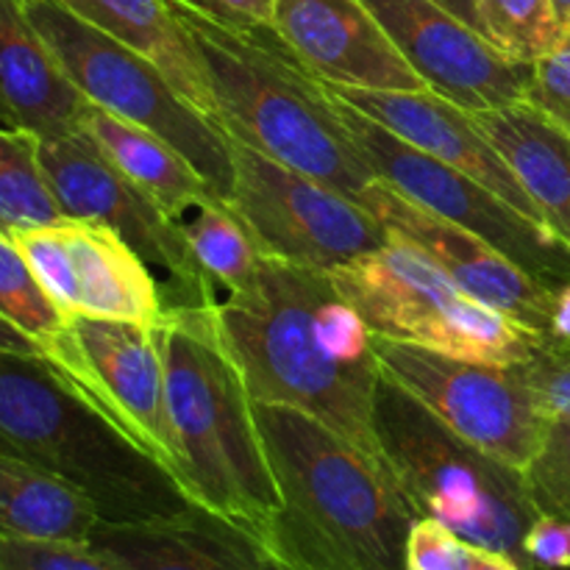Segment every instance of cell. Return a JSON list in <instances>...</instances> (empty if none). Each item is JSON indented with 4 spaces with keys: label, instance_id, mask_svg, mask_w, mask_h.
<instances>
[{
    "label": "cell",
    "instance_id": "cell-5",
    "mask_svg": "<svg viewBox=\"0 0 570 570\" xmlns=\"http://www.w3.org/2000/svg\"><path fill=\"white\" fill-rule=\"evenodd\" d=\"M0 451L81 490L100 523L165 521L195 507L42 354L0 351Z\"/></svg>",
    "mask_w": 570,
    "mask_h": 570
},
{
    "label": "cell",
    "instance_id": "cell-21",
    "mask_svg": "<svg viewBox=\"0 0 570 570\" xmlns=\"http://www.w3.org/2000/svg\"><path fill=\"white\" fill-rule=\"evenodd\" d=\"M471 117L504 156L549 232L570 248V134L527 100Z\"/></svg>",
    "mask_w": 570,
    "mask_h": 570
},
{
    "label": "cell",
    "instance_id": "cell-30",
    "mask_svg": "<svg viewBox=\"0 0 570 570\" xmlns=\"http://www.w3.org/2000/svg\"><path fill=\"white\" fill-rule=\"evenodd\" d=\"M512 371L546 415L570 421V340H540L532 356Z\"/></svg>",
    "mask_w": 570,
    "mask_h": 570
},
{
    "label": "cell",
    "instance_id": "cell-28",
    "mask_svg": "<svg viewBox=\"0 0 570 570\" xmlns=\"http://www.w3.org/2000/svg\"><path fill=\"white\" fill-rule=\"evenodd\" d=\"M0 315L9 317L42 345L65 323V315L56 309L53 301L42 293L33 273L28 271L14 237L3 228H0Z\"/></svg>",
    "mask_w": 570,
    "mask_h": 570
},
{
    "label": "cell",
    "instance_id": "cell-4",
    "mask_svg": "<svg viewBox=\"0 0 570 570\" xmlns=\"http://www.w3.org/2000/svg\"><path fill=\"white\" fill-rule=\"evenodd\" d=\"M176 479L193 504L271 543L282 512L276 476L254 417V399L217 332L215 309L159 323Z\"/></svg>",
    "mask_w": 570,
    "mask_h": 570
},
{
    "label": "cell",
    "instance_id": "cell-23",
    "mask_svg": "<svg viewBox=\"0 0 570 570\" xmlns=\"http://www.w3.org/2000/svg\"><path fill=\"white\" fill-rule=\"evenodd\" d=\"M56 3L154 61L195 109L212 117V100L206 92L198 53L167 0H56Z\"/></svg>",
    "mask_w": 570,
    "mask_h": 570
},
{
    "label": "cell",
    "instance_id": "cell-9",
    "mask_svg": "<svg viewBox=\"0 0 570 570\" xmlns=\"http://www.w3.org/2000/svg\"><path fill=\"white\" fill-rule=\"evenodd\" d=\"M39 165L67 220L111 228L154 276L165 315L215 309L217 295L181 226L134 187L87 131L39 139Z\"/></svg>",
    "mask_w": 570,
    "mask_h": 570
},
{
    "label": "cell",
    "instance_id": "cell-2",
    "mask_svg": "<svg viewBox=\"0 0 570 570\" xmlns=\"http://www.w3.org/2000/svg\"><path fill=\"white\" fill-rule=\"evenodd\" d=\"M254 417L282 495L278 554L309 570H410L417 515L387 465L293 406L254 401Z\"/></svg>",
    "mask_w": 570,
    "mask_h": 570
},
{
    "label": "cell",
    "instance_id": "cell-7",
    "mask_svg": "<svg viewBox=\"0 0 570 570\" xmlns=\"http://www.w3.org/2000/svg\"><path fill=\"white\" fill-rule=\"evenodd\" d=\"M337 293L376 337L415 343L456 360L512 367L543 337L462 293L423 250L404 239L328 273Z\"/></svg>",
    "mask_w": 570,
    "mask_h": 570
},
{
    "label": "cell",
    "instance_id": "cell-22",
    "mask_svg": "<svg viewBox=\"0 0 570 570\" xmlns=\"http://www.w3.org/2000/svg\"><path fill=\"white\" fill-rule=\"evenodd\" d=\"M83 131L104 150L106 159L128 178L137 189H142L170 220L181 226L198 206L209 198H217L195 167L178 154L176 148L159 139L156 134L120 120L109 111L89 106L83 117Z\"/></svg>",
    "mask_w": 570,
    "mask_h": 570
},
{
    "label": "cell",
    "instance_id": "cell-8",
    "mask_svg": "<svg viewBox=\"0 0 570 570\" xmlns=\"http://www.w3.org/2000/svg\"><path fill=\"white\" fill-rule=\"evenodd\" d=\"M22 3L39 37L89 104L165 139L217 198H232V139L212 117L195 109L154 61L83 22L56 0Z\"/></svg>",
    "mask_w": 570,
    "mask_h": 570
},
{
    "label": "cell",
    "instance_id": "cell-12",
    "mask_svg": "<svg viewBox=\"0 0 570 570\" xmlns=\"http://www.w3.org/2000/svg\"><path fill=\"white\" fill-rule=\"evenodd\" d=\"M42 356L122 438L176 476L159 326L70 315L45 340Z\"/></svg>",
    "mask_w": 570,
    "mask_h": 570
},
{
    "label": "cell",
    "instance_id": "cell-16",
    "mask_svg": "<svg viewBox=\"0 0 570 570\" xmlns=\"http://www.w3.org/2000/svg\"><path fill=\"white\" fill-rule=\"evenodd\" d=\"M393 239L415 245L471 298L504 312L538 337H551L554 289L534 282L501 250L456 223L423 209L379 178L360 200Z\"/></svg>",
    "mask_w": 570,
    "mask_h": 570
},
{
    "label": "cell",
    "instance_id": "cell-33",
    "mask_svg": "<svg viewBox=\"0 0 570 570\" xmlns=\"http://www.w3.org/2000/svg\"><path fill=\"white\" fill-rule=\"evenodd\" d=\"M523 100L570 134V22L562 42L532 65Z\"/></svg>",
    "mask_w": 570,
    "mask_h": 570
},
{
    "label": "cell",
    "instance_id": "cell-29",
    "mask_svg": "<svg viewBox=\"0 0 570 570\" xmlns=\"http://www.w3.org/2000/svg\"><path fill=\"white\" fill-rule=\"evenodd\" d=\"M527 482L540 512L570 523V421L551 417L543 443L527 468Z\"/></svg>",
    "mask_w": 570,
    "mask_h": 570
},
{
    "label": "cell",
    "instance_id": "cell-25",
    "mask_svg": "<svg viewBox=\"0 0 570 570\" xmlns=\"http://www.w3.org/2000/svg\"><path fill=\"white\" fill-rule=\"evenodd\" d=\"M181 232L215 287L217 304L228 295L245 293L256 282L265 254L243 217L226 200H206L181 223Z\"/></svg>",
    "mask_w": 570,
    "mask_h": 570
},
{
    "label": "cell",
    "instance_id": "cell-34",
    "mask_svg": "<svg viewBox=\"0 0 570 570\" xmlns=\"http://www.w3.org/2000/svg\"><path fill=\"white\" fill-rule=\"evenodd\" d=\"M529 570H570V523L540 512L523 538Z\"/></svg>",
    "mask_w": 570,
    "mask_h": 570
},
{
    "label": "cell",
    "instance_id": "cell-24",
    "mask_svg": "<svg viewBox=\"0 0 570 570\" xmlns=\"http://www.w3.org/2000/svg\"><path fill=\"white\" fill-rule=\"evenodd\" d=\"M98 523V510L81 490L0 451V538L89 543Z\"/></svg>",
    "mask_w": 570,
    "mask_h": 570
},
{
    "label": "cell",
    "instance_id": "cell-15",
    "mask_svg": "<svg viewBox=\"0 0 570 570\" xmlns=\"http://www.w3.org/2000/svg\"><path fill=\"white\" fill-rule=\"evenodd\" d=\"M432 92L468 111L523 100L532 65L501 53L438 0H362Z\"/></svg>",
    "mask_w": 570,
    "mask_h": 570
},
{
    "label": "cell",
    "instance_id": "cell-40",
    "mask_svg": "<svg viewBox=\"0 0 570 570\" xmlns=\"http://www.w3.org/2000/svg\"><path fill=\"white\" fill-rule=\"evenodd\" d=\"M554 6H557V11L562 14V20L570 22V0H554Z\"/></svg>",
    "mask_w": 570,
    "mask_h": 570
},
{
    "label": "cell",
    "instance_id": "cell-17",
    "mask_svg": "<svg viewBox=\"0 0 570 570\" xmlns=\"http://www.w3.org/2000/svg\"><path fill=\"white\" fill-rule=\"evenodd\" d=\"M273 28L321 81L354 89H429L362 0H276Z\"/></svg>",
    "mask_w": 570,
    "mask_h": 570
},
{
    "label": "cell",
    "instance_id": "cell-3",
    "mask_svg": "<svg viewBox=\"0 0 570 570\" xmlns=\"http://www.w3.org/2000/svg\"><path fill=\"white\" fill-rule=\"evenodd\" d=\"M187 31L212 120L232 139L348 195L360 204L379 181L356 148L337 100L273 26L234 28L167 0Z\"/></svg>",
    "mask_w": 570,
    "mask_h": 570
},
{
    "label": "cell",
    "instance_id": "cell-37",
    "mask_svg": "<svg viewBox=\"0 0 570 570\" xmlns=\"http://www.w3.org/2000/svg\"><path fill=\"white\" fill-rule=\"evenodd\" d=\"M551 337L570 340V284L554 293V312H551Z\"/></svg>",
    "mask_w": 570,
    "mask_h": 570
},
{
    "label": "cell",
    "instance_id": "cell-14",
    "mask_svg": "<svg viewBox=\"0 0 570 570\" xmlns=\"http://www.w3.org/2000/svg\"><path fill=\"white\" fill-rule=\"evenodd\" d=\"M42 293L65 317L165 321L159 289L145 262L111 228L81 220L11 234Z\"/></svg>",
    "mask_w": 570,
    "mask_h": 570
},
{
    "label": "cell",
    "instance_id": "cell-10",
    "mask_svg": "<svg viewBox=\"0 0 570 570\" xmlns=\"http://www.w3.org/2000/svg\"><path fill=\"white\" fill-rule=\"evenodd\" d=\"M334 100L356 148L382 181L421 204L423 209L476 234L543 287L557 293L570 284V248L543 223L518 212L510 200L495 195L476 178L406 145L382 122L371 120L345 100Z\"/></svg>",
    "mask_w": 570,
    "mask_h": 570
},
{
    "label": "cell",
    "instance_id": "cell-13",
    "mask_svg": "<svg viewBox=\"0 0 570 570\" xmlns=\"http://www.w3.org/2000/svg\"><path fill=\"white\" fill-rule=\"evenodd\" d=\"M373 354L384 376L421 401L451 432L527 471L551 417L512 367L479 365L376 334Z\"/></svg>",
    "mask_w": 570,
    "mask_h": 570
},
{
    "label": "cell",
    "instance_id": "cell-39",
    "mask_svg": "<svg viewBox=\"0 0 570 570\" xmlns=\"http://www.w3.org/2000/svg\"><path fill=\"white\" fill-rule=\"evenodd\" d=\"M473 570H523V568L518 566L512 557L499 554V551H490V549H479L476 566H473Z\"/></svg>",
    "mask_w": 570,
    "mask_h": 570
},
{
    "label": "cell",
    "instance_id": "cell-32",
    "mask_svg": "<svg viewBox=\"0 0 570 570\" xmlns=\"http://www.w3.org/2000/svg\"><path fill=\"white\" fill-rule=\"evenodd\" d=\"M479 546L468 543L434 518H417L406 540L410 570H473Z\"/></svg>",
    "mask_w": 570,
    "mask_h": 570
},
{
    "label": "cell",
    "instance_id": "cell-26",
    "mask_svg": "<svg viewBox=\"0 0 570 570\" xmlns=\"http://www.w3.org/2000/svg\"><path fill=\"white\" fill-rule=\"evenodd\" d=\"M61 220L67 217L39 165V137L0 126V228L17 234Z\"/></svg>",
    "mask_w": 570,
    "mask_h": 570
},
{
    "label": "cell",
    "instance_id": "cell-11",
    "mask_svg": "<svg viewBox=\"0 0 570 570\" xmlns=\"http://www.w3.org/2000/svg\"><path fill=\"white\" fill-rule=\"evenodd\" d=\"M232 139V137H228ZM234 193L226 200L262 254L312 271H337L390 243V234L348 195L232 139Z\"/></svg>",
    "mask_w": 570,
    "mask_h": 570
},
{
    "label": "cell",
    "instance_id": "cell-38",
    "mask_svg": "<svg viewBox=\"0 0 570 570\" xmlns=\"http://www.w3.org/2000/svg\"><path fill=\"white\" fill-rule=\"evenodd\" d=\"M438 3H443L445 9L454 11L460 20H465L468 26L476 28V31L482 33V20H479V3H476V0H438ZM482 37H484V33H482Z\"/></svg>",
    "mask_w": 570,
    "mask_h": 570
},
{
    "label": "cell",
    "instance_id": "cell-27",
    "mask_svg": "<svg viewBox=\"0 0 570 570\" xmlns=\"http://www.w3.org/2000/svg\"><path fill=\"white\" fill-rule=\"evenodd\" d=\"M482 33L510 59L534 65L566 37L554 0H476Z\"/></svg>",
    "mask_w": 570,
    "mask_h": 570
},
{
    "label": "cell",
    "instance_id": "cell-36",
    "mask_svg": "<svg viewBox=\"0 0 570 570\" xmlns=\"http://www.w3.org/2000/svg\"><path fill=\"white\" fill-rule=\"evenodd\" d=\"M0 351H17V354H45V345L28 332H22L17 323L0 315Z\"/></svg>",
    "mask_w": 570,
    "mask_h": 570
},
{
    "label": "cell",
    "instance_id": "cell-1",
    "mask_svg": "<svg viewBox=\"0 0 570 570\" xmlns=\"http://www.w3.org/2000/svg\"><path fill=\"white\" fill-rule=\"evenodd\" d=\"M215 317L250 399L306 412L387 465L373 412L382 373L373 334L326 271L265 256L256 282L223 298Z\"/></svg>",
    "mask_w": 570,
    "mask_h": 570
},
{
    "label": "cell",
    "instance_id": "cell-35",
    "mask_svg": "<svg viewBox=\"0 0 570 570\" xmlns=\"http://www.w3.org/2000/svg\"><path fill=\"white\" fill-rule=\"evenodd\" d=\"M181 3L234 28L273 26V9H276V0H181Z\"/></svg>",
    "mask_w": 570,
    "mask_h": 570
},
{
    "label": "cell",
    "instance_id": "cell-18",
    "mask_svg": "<svg viewBox=\"0 0 570 570\" xmlns=\"http://www.w3.org/2000/svg\"><path fill=\"white\" fill-rule=\"evenodd\" d=\"M326 87L334 98L345 100L371 120L382 122L390 134L404 139L406 145L476 178L479 184L510 200L518 212L543 223L538 206L532 204L504 156L473 122L471 111L462 109L460 104L432 92V89L395 92V89H354L340 87V83H326Z\"/></svg>",
    "mask_w": 570,
    "mask_h": 570
},
{
    "label": "cell",
    "instance_id": "cell-19",
    "mask_svg": "<svg viewBox=\"0 0 570 570\" xmlns=\"http://www.w3.org/2000/svg\"><path fill=\"white\" fill-rule=\"evenodd\" d=\"M89 546L115 570H309L204 507L150 523H98Z\"/></svg>",
    "mask_w": 570,
    "mask_h": 570
},
{
    "label": "cell",
    "instance_id": "cell-31",
    "mask_svg": "<svg viewBox=\"0 0 570 570\" xmlns=\"http://www.w3.org/2000/svg\"><path fill=\"white\" fill-rule=\"evenodd\" d=\"M0 570H115L89 543L0 538Z\"/></svg>",
    "mask_w": 570,
    "mask_h": 570
},
{
    "label": "cell",
    "instance_id": "cell-20",
    "mask_svg": "<svg viewBox=\"0 0 570 570\" xmlns=\"http://www.w3.org/2000/svg\"><path fill=\"white\" fill-rule=\"evenodd\" d=\"M89 100L39 37L22 0H0V126L39 139L81 131Z\"/></svg>",
    "mask_w": 570,
    "mask_h": 570
},
{
    "label": "cell",
    "instance_id": "cell-6",
    "mask_svg": "<svg viewBox=\"0 0 570 570\" xmlns=\"http://www.w3.org/2000/svg\"><path fill=\"white\" fill-rule=\"evenodd\" d=\"M373 412L384 460L415 515L434 518L468 543L512 557L529 570L523 538L540 510L527 471L462 440L384 373Z\"/></svg>",
    "mask_w": 570,
    "mask_h": 570
}]
</instances>
